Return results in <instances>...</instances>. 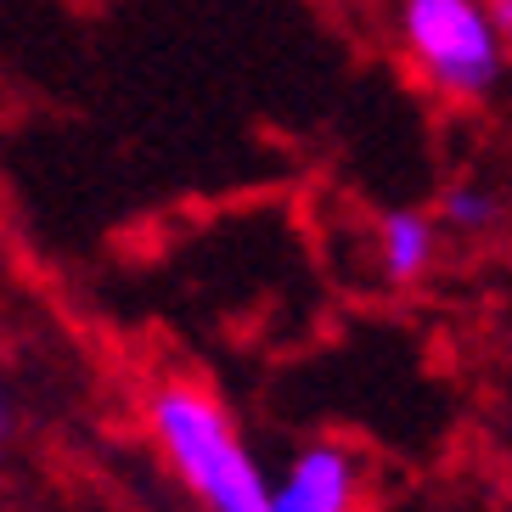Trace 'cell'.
<instances>
[{
  "mask_svg": "<svg viewBox=\"0 0 512 512\" xmlns=\"http://www.w3.org/2000/svg\"><path fill=\"white\" fill-rule=\"evenodd\" d=\"M439 265V226L422 209H389L377 220V271L389 287H417Z\"/></svg>",
  "mask_w": 512,
  "mask_h": 512,
  "instance_id": "obj_4",
  "label": "cell"
},
{
  "mask_svg": "<svg viewBox=\"0 0 512 512\" xmlns=\"http://www.w3.org/2000/svg\"><path fill=\"white\" fill-rule=\"evenodd\" d=\"M484 12H490V23H496L501 34L512 29V0H490V6H484Z\"/></svg>",
  "mask_w": 512,
  "mask_h": 512,
  "instance_id": "obj_6",
  "label": "cell"
},
{
  "mask_svg": "<svg viewBox=\"0 0 512 512\" xmlns=\"http://www.w3.org/2000/svg\"><path fill=\"white\" fill-rule=\"evenodd\" d=\"M501 220V197L479 181H451L439 192V220L434 226L456 231V237H484V231H496Z\"/></svg>",
  "mask_w": 512,
  "mask_h": 512,
  "instance_id": "obj_5",
  "label": "cell"
},
{
  "mask_svg": "<svg viewBox=\"0 0 512 512\" xmlns=\"http://www.w3.org/2000/svg\"><path fill=\"white\" fill-rule=\"evenodd\" d=\"M147 434L203 512H265V467L209 383L175 372L147 394Z\"/></svg>",
  "mask_w": 512,
  "mask_h": 512,
  "instance_id": "obj_1",
  "label": "cell"
},
{
  "mask_svg": "<svg viewBox=\"0 0 512 512\" xmlns=\"http://www.w3.org/2000/svg\"><path fill=\"white\" fill-rule=\"evenodd\" d=\"M400 40L417 74L451 102H484L507 68V34L490 23L484 0H400Z\"/></svg>",
  "mask_w": 512,
  "mask_h": 512,
  "instance_id": "obj_2",
  "label": "cell"
},
{
  "mask_svg": "<svg viewBox=\"0 0 512 512\" xmlns=\"http://www.w3.org/2000/svg\"><path fill=\"white\" fill-rule=\"evenodd\" d=\"M12 439V406H6V394H0V445Z\"/></svg>",
  "mask_w": 512,
  "mask_h": 512,
  "instance_id": "obj_7",
  "label": "cell"
},
{
  "mask_svg": "<svg viewBox=\"0 0 512 512\" xmlns=\"http://www.w3.org/2000/svg\"><path fill=\"white\" fill-rule=\"evenodd\" d=\"M372 467L349 439H304L265 473V512H366Z\"/></svg>",
  "mask_w": 512,
  "mask_h": 512,
  "instance_id": "obj_3",
  "label": "cell"
}]
</instances>
